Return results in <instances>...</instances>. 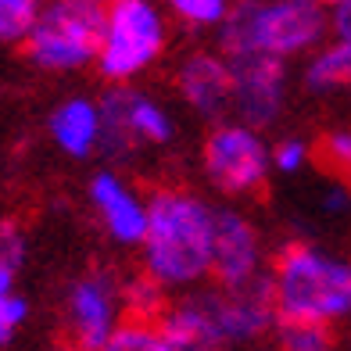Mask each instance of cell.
<instances>
[{
	"instance_id": "cell-3",
	"label": "cell",
	"mask_w": 351,
	"mask_h": 351,
	"mask_svg": "<svg viewBox=\"0 0 351 351\" xmlns=\"http://www.w3.org/2000/svg\"><path fill=\"white\" fill-rule=\"evenodd\" d=\"M219 29L222 58L269 54L291 61L326 43L330 8L323 0H237Z\"/></svg>"
},
{
	"instance_id": "cell-6",
	"label": "cell",
	"mask_w": 351,
	"mask_h": 351,
	"mask_svg": "<svg viewBox=\"0 0 351 351\" xmlns=\"http://www.w3.org/2000/svg\"><path fill=\"white\" fill-rule=\"evenodd\" d=\"M201 165L219 194L251 197L273 176V147L265 143L262 130H251L244 122H219L204 140Z\"/></svg>"
},
{
	"instance_id": "cell-1",
	"label": "cell",
	"mask_w": 351,
	"mask_h": 351,
	"mask_svg": "<svg viewBox=\"0 0 351 351\" xmlns=\"http://www.w3.org/2000/svg\"><path fill=\"white\" fill-rule=\"evenodd\" d=\"M219 208L183 186H165L151 194V226L140 244V262L165 291H201L212 280Z\"/></svg>"
},
{
	"instance_id": "cell-7",
	"label": "cell",
	"mask_w": 351,
	"mask_h": 351,
	"mask_svg": "<svg viewBox=\"0 0 351 351\" xmlns=\"http://www.w3.org/2000/svg\"><path fill=\"white\" fill-rule=\"evenodd\" d=\"M125 294L122 280L104 269L83 273L65 294V323L69 337L83 351H101L115 333L125 326Z\"/></svg>"
},
{
	"instance_id": "cell-27",
	"label": "cell",
	"mask_w": 351,
	"mask_h": 351,
	"mask_svg": "<svg viewBox=\"0 0 351 351\" xmlns=\"http://www.w3.org/2000/svg\"><path fill=\"white\" fill-rule=\"evenodd\" d=\"M58 351H83V348H75V344H65V348H58Z\"/></svg>"
},
{
	"instance_id": "cell-8",
	"label": "cell",
	"mask_w": 351,
	"mask_h": 351,
	"mask_svg": "<svg viewBox=\"0 0 351 351\" xmlns=\"http://www.w3.org/2000/svg\"><path fill=\"white\" fill-rule=\"evenodd\" d=\"M101 111H104V147L101 151L111 158H130L136 147H165L176 136L172 115L151 93L115 86L101 101Z\"/></svg>"
},
{
	"instance_id": "cell-9",
	"label": "cell",
	"mask_w": 351,
	"mask_h": 351,
	"mask_svg": "<svg viewBox=\"0 0 351 351\" xmlns=\"http://www.w3.org/2000/svg\"><path fill=\"white\" fill-rule=\"evenodd\" d=\"M233 72V111L237 122L265 130L280 119L287 104V61L269 54L226 58Z\"/></svg>"
},
{
	"instance_id": "cell-17",
	"label": "cell",
	"mask_w": 351,
	"mask_h": 351,
	"mask_svg": "<svg viewBox=\"0 0 351 351\" xmlns=\"http://www.w3.org/2000/svg\"><path fill=\"white\" fill-rule=\"evenodd\" d=\"M122 294H125V315L143 319V323H158L169 308V291L158 287L147 273H140L133 280H122Z\"/></svg>"
},
{
	"instance_id": "cell-12",
	"label": "cell",
	"mask_w": 351,
	"mask_h": 351,
	"mask_svg": "<svg viewBox=\"0 0 351 351\" xmlns=\"http://www.w3.org/2000/svg\"><path fill=\"white\" fill-rule=\"evenodd\" d=\"M90 204L93 215L104 226V233L119 247H140L151 226V197H143L140 190L119 172H97L90 180Z\"/></svg>"
},
{
	"instance_id": "cell-20",
	"label": "cell",
	"mask_w": 351,
	"mask_h": 351,
	"mask_svg": "<svg viewBox=\"0 0 351 351\" xmlns=\"http://www.w3.org/2000/svg\"><path fill=\"white\" fill-rule=\"evenodd\" d=\"M280 351H333V330L319 323H280L276 333Z\"/></svg>"
},
{
	"instance_id": "cell-24",
	"label": "cell",
	"mask_w": 351,
	"mask_h": 351,
	"mask_svg": "<svg viewBox=\"0 0 351 351\" xmlns=\"http://www.w3.org/2000/svg\"><path fill=\"white\" fill-rule=\"evenodd\" d=\"M319 212L323 215H333V219H341V215H351V183L344 180H333L319 190Z\"/></svg>"
},
{
	"instance_id": "cell-16",
	"label": "cell",
	"mask_w": 351,
	"mask_h": 351,
	"mask_svg": "<svg viewBox=\"0 0 351 351\" xmlns=\"http://www.w3.org/2000/svg\"><path fill=\"white\" fill-rule=\"evenodd\" d=\"M305 86L312 93H351V40L333 36L308 58L305 65Z\"/></svg>"
},
{
	"instance_id": "cell-25",
	"label": "cell",
	"mask_w": 351,
	"mask_h": 351,
	"mask_svg": "<svg viewBox=\"0 0 351 351\" xmlns=\"http://www.w3.org/2000/svg\"><path fill=\"white\" fill-rule=\"evenodd\" d=\"M330 8V29L333 36L341 40H351V0H323Z\"/></svg>"
},
{
	"instance_id": "cell-21",
	"label": "cell",
	"mask_w": 351,
	"mask_h": 351,
	"mask_svg": "<svg viewBox=\"0 0 351 351\" xmlns=\"http://www.w3.org/2000/svg\"><path fill=\"white\" fill-rule=\"evenodd\" d=\"M319 162L337 180L351 183V130H330L319 143Z\"/></svg>"
},
{
	"instance_id": "cell-15",
	"label": "cell",
	"mask_w": 351,
	"mask_h": 351,
	"mask_svg": "<svg viewBox=\"0 0 351 351\" xmlns=\"http://www.w3.org/2000/svg\"><path fill=\"white\" fill-rule=\"evenodd\" d=\"M25 265V233L19 222H0V348L19 337L29 315L19 294V269Z\"/></svg>"
},
{
	"instance_id": "cell-10",
	"label": "cell",
	"mask_w": 351,
	"mask_h": 351,
	"mask_svg": "<svg viewBox=\"0 0 351 351\" xmlns=\"http://www.w3.org/2000/svg\"><path fill=\"white\" fill-rule=\"evenodd\" d=\"M158 326L169 333V341L180 351H226L230 341V323H226V305H222L219 287H201L190 291L180 301H169L165 315Z\"/></svg>"
},
{
	"instance_id": "cell-4",
	"label": "cell",
	"mask_w": 351,
	"mask_h": 351,
	"mask_svg": "<svg viewBox=\"0 0 351 351\" xmlns=\"http://www.w3.org/2000/svg\"><path fill=\"white\" fill-rule=\"evenodd\" d=\"M165 51V19L151 0H108L97 69L115 86L147 72Z\"/></svg>"
},
{
	"instance_id": "cell-5",
	"label": "cell",
	"mask_w": 351,
	"mask_h": 351,
	"mask_svg": "<svg viewBox=\"0 0 351 351\" xmlns=\"http://www.w3.org/2000/svg\"><path fill=\"white\" fill-rule=\"evenodd\" d=\"M101 25H104V8L69 4V0L43 4L33 33L25 40V54L33 65L47 72H75L97 65Z\"/></svg>"
},
{
	"instance_id": "cell-13",
	"label": "cell",
	"mask_w": 351,
	"mask_h": 351,
	"mask_svg": "<svg viewBox=\"0 0 351 351\" xmlns=\"http://www.w3.org/2000/svg\"><path fill=\"white\" fill-rule=\"evenodd\" d=\"M180 97L204 119H222L233 111V72L222 54H190L176 72Z\"/></svg>"
},
{
	"instance_id": "cell-11",
	"label": "cell",
	"mask_w": 351,
	"mask_h": 351,
	"mask_svg": "<svg viewBox=\"0 0 351 351\" xmlns=\"http://www.w3.org/2000/svg\"><path fill=\"white\" fill-rule=\"evenodd\" d=\"M265 247L262 233L244 212L219 208L215 222V254H212V280L215 287H251L265 280Z\"/></svg>"
},
{
	"instance_id": "cell-19",
	"label": "cell",
	"mask_w": 351,
	"mask_h": 351,
	"mask_svg": "<svg viewBox=\"0 0 351 351\" xmlns=\"http://www.w3.org/2000/svg\"><path fill=\"white\" fill-rule=\"evenodd\" d=\"M43 11V0H0V43H25Z\"/></svg>"
},
{
	"instance_id": "cell-26",
	"label": "cell",
	"mask_w": 351,
	"mask_h": 351,
	"mask_svg": "<svg viewBox=\"0 0 351 351\" xmlns=\"http://www.w3.org/2000/svg\"><path fill=\"white\" fill-rule=\"evenodd\" d=\"M69 4H86V8H108V0H69Z\"/></svg>"
},
{
	"instance_id": "cell-2",
	"label": "cell",
	"mask_w": 351,
	"mask_h": 351,
	"mask_svg": "<svg viewBox=\"0 0 351 351\" xmlns=\"http://www.w3.org/2000/svg\"><path fill=\"white\" fill-rule=\"evenodd\" d=\"M280 323L333 326L351 315V258L315 244H287L269 265Z\"/></svg>"
},
{
	"instance_id": "cell-14",
	"label": "cell",
	"mask_w": 351,
	"mask_h": 351,
	"mask_svg": "<svg viewBox=\"0 0 351 351\" xmlns=\"http://www.w3.org/2000/svg\"><path fill=\"white\" fill-rule=\"evenodd\" d=\"M47 133L58 143V151H65L69 158H93L104 147L101 101H90V97L61 101L51 111V119H47Z\"/></svg>"
},
{
	"instance_id": "cell-23",
	"label": "cell",
	"mask_w": 351,
	"mask_h": 351,
	"mask_svg": "<svg viewBox=\"0 0 351 351\" xmlns=\"http://www.w3.org/2000/svg\"><path fill=\"white\" fill-rule=\"evenodd\" d=\"M308 162H312L308 140H301V136H283L280 143H273V172L298 176Z\"/></svg>"
},
{
	"instance_id": "cell-18",
	"label": "cell",
	"mask_w": 351,
	"mask_h": 351,
	"mask_svg": "<svg viewBox=\"0 0 351 351\" xmlns=\"http://www.w3.org/2000/svg\"><path fill=\"white\" fill-rule=\"evenodd\" d=\"M101 351H180L169 333L158 323H143V319H125V326L111 337Z\"/></svg>"
},
{
	"instance_id": "cell-22",
	"label": "cell",
	"mask_w": 351,
	"mask_h": 351,
	"mask_svg": "<svg viewBox=\"0 0 351 351\" xmlns=\"http://www.w3.org/2000/svg\"><path fill=\"white\" fill-rule=\"evenodd\" d=\"M169 8L190 25H222L230 14V0H169Z\"/></svg>"
}]
</instances>
